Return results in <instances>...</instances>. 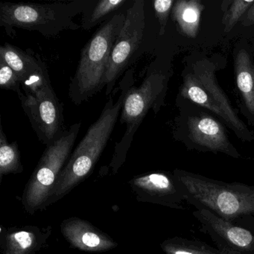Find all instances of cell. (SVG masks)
I'll return each mask as SVG.
<instances>
[{
	"label": "cell",
	"instance_id": "6da1fadb",
	"mask_svg": "<svg viewBox=\"0 0 254 254\" xmlns=\"http://www.w3.org/2000/svg\"><path fill=\"white\" fill-rule=\"evenodd\" d=\"M133 84V70L130 69L120 82L121 93L118 100L114 102V98L108 99L100 117L89 127L71 154L50 193L46 207L63 198L90 173L108 145L126 95Z\"/></svg>",
	"mask_w": 254,
	"mask_h": 254
},
{
	"label": "cell",
	"instance_id": "7a4b0ae2",
	"mask_svg": "<svg viewBox=\"0 0 254 254\" xmlns=\"http://www.w3.org/2000/svg\"><path fill=\"white\" fill-rule=\"evenodd\" d=\"M184 189L187 202L229 221L254 217V185L215 181L176 169L173 172Z\"/></svg>",
	"mask_w": 254,
	"mask_h": 254
},
{
	"label": "cell",
	"instance_id": "3957f363",
	"mask_svg": "<svg viewBox=\"0 0 254 254\" xmlns=\"http://www.w3.org/2000/svg\"><path fill=\"white\" fill-rule=\"evenodd\" d=\"M92 0L53 3H0V26L9 36L14 29L38 32L44 37H56L64 31L78 30L81 26L74 17L84 13Z\"/></svg>",
	"mask_w": 254,
	"mask_h": 254
},
{
	"label": "cell",
	"instance_id": "277c9868",
	"mask_svg": "<svg viewBox=\"0 0 254 254\" xmlns=\"http://www.w3.org/2000/svg\"><path fill=\"white\" fill-rule=\"evenodd\" d=\"M126 15L120 13L105 21L81 51L76 72L69 85V98L75 105L88 100L102 90L104 76Z\"/></svg>",
	"mask_w": 254,
	"mask_h": 254
},
{
	"label": "cell",
	"instance_id": "5b68a950",
	"mask_svg": "<svg viewBox=\"0 0 254 254\" xmlns=\"http://www.w3.org/2000/svg\"><path fill=\"white\" fill-rule=\"evenodd\" d=\"M81 123L72 125L47 145L23 191V207L30 215L46 208L50 193L71 156Z\"/></svg>",
	"mask_w": 254,
	"mask_h": 254
},
{
	"label": "cell",
	"instance_id": "8992f818",
	"mask_svg": "<svg viewBox=\"0 0 254 254\" xmlns=\"http://www.w3.org/2000/svg\"><path fill=\"white\" fill-rule=\"evenodd\" d=\"M181 94L183 97L224 119L238 133L242 135L248 131L218 86L212 66L207 61H200L194 64L193 72L184 77Z\"/></svg>",
	"mask_w": 254,
	"mask_h": 254
},
{
	"label": "cell",
	"instance_id": "52a82bcc",
	"mask_svg": "<svg viewBox=\"0 0 254 254\" xmlns=\"http://www.w3.org/2000/svg\"><path fill=\"white\" fill-rule=\"evenodd\" d=\"M166 77L160 72L150 74L139 87H130L122 108L120 123L126 124V133L115 148L113 163L120 166L133 140V135L148 111L154 106L166 86Z\"/></svg>",
	"mask_w": 254,
	"mask_h": 254
},
{
	"label": "cell",
	"instance_id": "ba28073f",
	"mask_svg": "<svg viewBox=\"0 0 254 254\" xmlns=\"http://www.w3.org/2000/svg\"><path fill=\"white\" fill-rule=\"evenodd\" d=\"M26 113L38 139L49 145L64 131V107L51 82L32 93L19 95Z\"/></svg>",
	"mask_w": 254,
	"mask_h": 254
},
{
	"label": "cell",
	"instance_id": "9c48e42d",
	"mask_svg": "<svg viewBox=\"0 0 254 254\" xmlns=\"http://www.w3.org/2000/svg\"><path fill=\"white\" fill-rule=\"evenodd\" d=\"M126 14L124 26L116 40L102 81V88L106 87L107 96L111 94L143 38L145 27L143 0L133 1Z\"/></svg>",
	"mask_w": 254,
	"mask_h": 254
},
{
	"label": "cell",
	"instance_id": "30bf717a",
	"mask_svg": "<svg viewBox=\"0 0 254 254\" xmlns=\"http://www.w3.org/2000/svg\"><path fill=\"white\" fill-rule=\"evenodd\" d=\"M193 215L222 254H254V232L220 218L211 211L197 208Z\"/></svg>",
	"mask_w": 254,
	"mask_h": 254
},
{
	"label": "cell",
	"instance_id": "8fae6325",
	"mask_svg": "<svg viewBox=\"0 0 254 254\" xmlns=\"http://www.w3.org/2000/svg\"><path fill=\"white\" fill-rule=\"evenodd\" d=\"M129 184L141 201L184 209V203L187 202L185 192L174 174L154 172L136 177Z\"/></svg>",
	"mask_w": 254,
	"mask_h": 254
},
{
	"label": "cell",
	"instance_id": "7c38bea8",
	"mask_svg": "<svg viewBox=\"0 0 254 254\" xmlns=\"http://www.w3.org/2000/svg\"><path fill=\"white\" fill-rule=\"evenodd\" d=\"M0 59L18 77L23 93H32L50 81L47 65L38 54L5 43L0 47Z\"/></svg>",
	"mask_w": 254,
	"mask_h": 254
},
{
	"label": "cell",
	"instance_id": "4fadbf2b",
	"mask_svg": "<svg viewBox=\"0 0 254 254\" xmlns=\"http://www.w3.org/2000/svg\"><path fill=\"white\" fill-rule=\"evenodd\" d=\"M61 230L71 246L87 252H104L118 246L108 235L91 223L77 217L64 220Z\"/></svg>",
	"mask_w": 254,
	"mask_h": 254
},
{
	"label": "cell",
	"instance_id": "5bb4252c",
	"mask_svg": "<svg viewBox=\"0 0 254 254\" xmlns=\"http://www.w3.org/2000/svg\"><path fill=\"white\" fill-rule=\"evenodd\" d=\"M52 227L36 226L12 227L3 230L0 236L1 254H37L51 236Z\"/></svg>",
	"mask_w": 254,
	"mask_h": 254
},
{
	"label": "cell",
	"instance_id": "9a60e30c",
	"mask_svg": "<svg viewBox=\"0 0 254 254\" xmlns=\"http://www.w3.org/2000/svg\"><path fill=\"white\" fill-rule=\"evenodd\" d=\"M190 138L193 142L209 151H220L233 157L239 153L227 139L223 126L209 117H191L188 121Z\"/></svg>",
	"mask_w": 254,
	"mask_h": 254
},
{
	"label": "cell",
	"instance_id": "2e32d148",
	"mask_svg": "<svg viewBox=\"0 0 254 254\" xmlns=\"http://www.w3.org/2000/svg\"><path fill=\"white\" fill-rule=\"evenodd\" d=\"M203 8L204 6L199 0H179L175 2L172 15L186 36L191 38L197 36Z\"/></svg>",
	"mask_w": 254,
	"mask_h": 254
},
{
	"label": "cell",
	"instance_id": "e0dca14e",
	"mask_svg": "<svg viewBox=\"0 0 254 254\" xmlns=\"http://www.w3.org/2000/svg\"><path fill=\"white\" fill-rule=\"evenodd\" d=\"M235 74L238 88L248 111L254 114V64L249 54L242 50L235 59Z\"/></svg>",
	"mask_w": 254,
	"mask_h": 254
},
{
	"label": "cell",
	"instance_id": "ac0fdd59",
	"mask_svg": "<svg viewBox=\"0 0 254 254\" xmlns=\"http://www.w3.org/2000/svg\"><path fill=\"white\" fill-rule=\"evenodd\" d=\"M127 0H100L92 1L83 13L81 28L90 30L94 26L108 20V16L127 3Z\"/></svg>",
	"mask_w": 254,
	"mask_h": 254
},
{
	"label": "cell",
	"instance_id": "d6986e66",
	"mask_svg": "<svg viewBox=\"0 0 254 254\" xmlns=\"http://www.w3.org/2000/svg\"><path fill=\"white\" fill-rule=\"evenodd\" d=\"M23 172L20 160V153L17 142L9 143L4 133L2 126L0 127V181L5 175L18 174Z\"/></svg>",
	"mask_w": 254,
	"mask_h": 254
},
{
	"label": "cell",
	"instance_id": "ffe728a7",
	"mask_svg": "<svg viewBox=\"0 0 254 254\" xmlns=\"http://www.w3.org/2000/svg\"><path fill=\"white\" fill-rule=\"evenodd\" d=\"M161 248L166 254H222L204 242L181 237L166 239Z\"/></svg>",
	"mask_w": 254,
	"mask_h": 254
},
{
	"label": "cell",
	"instance_id": "44dd1931",
	"mask_svg": "<svg viewBox=\"0 0 254 254\" xmlns=\"http://www.w3.org/2000/svg\"><path fill=\"white\" fill-rule=\"evenodd\" d=\"M254 3V1H245V0H236L232 2L228 11L223 17V23L224 24V32H230L236 23L241 20L251 5Z\"/></svg>",
	"mask_w": 254,
	"mask_h": 254
},
{
	"label": "cell",
	"instance_id": "7402d4cb",
	"mask_svg": "<svg viewBox=\"0 0 254 254\" xmlns=\"http://www.w3.org/2000/svg\"><path fill=\"white\" fill-rule=\"evenodd\" d=\"M0 87L5 90H12L17 94H21L22 86L14 71L2 59H0Z\"/></svg>",
	"mask_w": 254,
	"mask_h": 254
},
{
	"label": "cell",
	"instance_id": "603a6c76",
	"mask_svg": "<svg viewBox=\"0 0 254 254\" xmlns=\"http://www.w3.org/2000/svg\"><path fill=\"white\" fill-rule=\"evenodd\" d=\"M156 15L160 23V35H163L166 31L168 19L170 14L171 9L173 7V0H156L153 2Z\"/></svg>",
	"mask_w": 254,
	"mask_h": 254
},
{
	"label": "cell",
	"instance_id": "cb8c5ba5",
	"mask_svg": "<svg viewBox=\"0 0 254 254\" xmlns=\"http://www.w3.org/2000/svg\"><path fill=\"white\" fill-rule=\"evenodd\" d=\"M254 24V3L247 11L242 19V25L245 27H249Z\"/></svg>",
	"mask_w": 254,
	"mask_h": 254
},
{
	"label": "cell",
	"instance_id": "d4e9b609",
	"mask_svg": "<svg viewBox=\"0 0 254 254\" xmlns=\"http://www.w3.org/2000/svg\"><path fill=\"white\" fill-rule=\"evenodd\" d=\"M236 224L254 232V217H246L233 221Z\"/></svg>",
	"mask_w": 254,
	"mask_h": 254
}]
</instances>
